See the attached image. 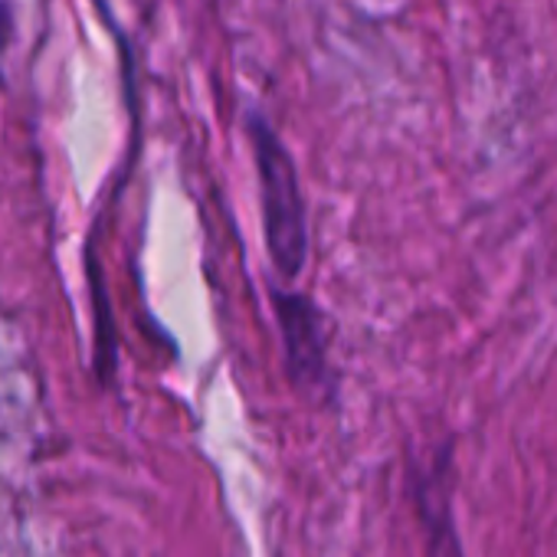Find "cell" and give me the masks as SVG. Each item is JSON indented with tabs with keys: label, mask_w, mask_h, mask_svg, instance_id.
Returning <instances> with one entry per match:
<instances>
[{
	"label": "cell",
	"mask_w": 557,
	"mask_h": 557,
	"mask_svg": "<svg viewBox=\"0 0 557 557\" xmlns=\"http://www.w3.org/2000/svg\"><path fill=\"white\" fill-rule=\"evenodd\" d=\"M272 312L283 338L286 377L302 400L322 404L335 397V371L329 361V325L312 296L272 286Z\"/></svg>",
	"instance_id": "obj_2"
},
{
	"label": "cell",
	"mask_w": 557,
	"mask_h": 557,
	"mask_svg": "<svg viewBox=\"0 0 557 557\" xmlns=\"http://www.w3.org/2000/svg\"><path fill=\"white\" fill-rule=\"evenodd\" d=\"M407 492L417 508L426 557H466L453 508V443H443L430 459H410Z\"/></svg>",
	"instance_id": "obj_3"
},
{
	"label": "cell",
	"mask_w": 557,
	"mask_h": 557,
	"mask_svg": "<svg viewBox=\"0 0 557 557\" xmlns=\"http://www.w3.org/2000/svg\"><path fill=\"white\" fill-rule=\"evenodd\" d=\"M246 135L259 177L265 252L278 283L296 286L309 262V213L299 184V168L262 109L246 112Z\"/></svg>",
	"instance_id": "obj_1"
},
{
	"label": "cell",
	"mask_w": 557,
	"mask_h": 557,
	"mask_svg": "<svg viewBox=\"0 0 557 557\" xmlns=\"http://www.w3.org/2000/svg\"><path fill=\"white\" fill-rule=\"evenodd\" d=\"M14 37V11H11V0H0V53L8 50Z\"/></svg>",
	"instance_id": "obj_4"
}]
</instances>
